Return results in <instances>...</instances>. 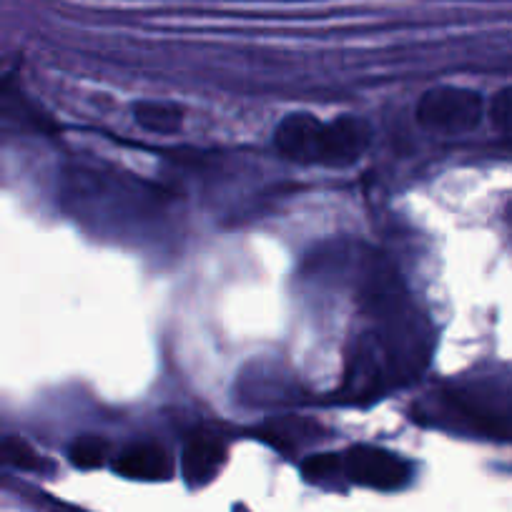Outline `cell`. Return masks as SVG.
I'll use <instances>...</instances> for the list:
<instances>
[{
  "label": "cell",
  "mask_w": 512,
  "mask_h": 512,
  "mask_svg": "<svg viewBox=\"0 0 512 512\" xmlns=\"http://www.w3.org/2000/svg\"><path fill=\"white\" fill-rule=\"evenodd\" d=\"M302 472L307 480L312 482H332L337 475H344L342 455H332V452H322V455H312L304 460Z\"/></svg>",
  "instance_id": "cell-9"
},
{
  "label": "cell",
  "mask_w": 512,
  "mask_h": 512,
  "mask_svg": "<svg viewBox=\"0 0 512 512\" xmlns=\"http://www.w3.org/2000/svg\"><path fill=\"white\" fill-rule=\"evenodd\" d=\"M485 116V103L477 91L457 86L430 88L417 103V123L432 134H467Z\"/></svg>",
  "instance_id": "cell-2"
},
{
  "label": "cell",
  "mask_w": 512,
  "mask_h": 512,
  "mask_svg": "<svg viewBox=\"0 0 512 512\" xmlns=\"http://www.w3.org/2000/svg\"><path fill=\"white\" fill-rule=\"evenodd\" d=\"M71 462L81 470H93V467H101L108 457V442L101 435H81L71 445L68 452Z\"/></svg>",
  "instance_id": "cell-7"
},
{
  "label": "cell",
  "mask_w": 512,
  "mask_h": 512,
  "mask_svg": "<svg viewBox=\"0 0 512 512\" xmlns=\"http://www.w3.org/2000/svg\"><path fill=\"white\" fill-rule=\"evenodd\" d=\"M226 460V445L216 435L201 432L194 435L184 447L181 455V472L191 487H201L219 475Z\"/></svg>",
  "instance_id": "cell-5"
},
{
  "label": "cell",
  "mask_w": 512,
  "mask_h": 512,
  "mask_svg": "<svg viewBox=\"0 0 512 512\" xmlns=\"http://www.w3.org/2000/svg\"><path fill=\"white\" fill-rule=\"evenodd\" d=\"M487 116H490L492 126L502 134H512V86L500 88L492 96L490 106H487Z\"/></svg>",
  "instance_id": "cell-10"
},
{
  "label": "cell",
  "mask_w": 512,
  "mask_h": 512,
  "mask_svg": "<svg viewBox=\"0 0 512 512\" xmlns=\"http://www.w3.org/2000/svg\"><path fill=\"white\" fill-rule=\"evenodd\" d=\"M116 472L128 480L156 482L166 480L174 472L169 452L156 442H131L116 457Z\"/></svg>",
  "instance_id": "cell-4"
},
{
  "label": "cell",
  "mask_w": 512,
  "mask_h": 512,
  "mask_svg": "<svg viewBox=\"0 0 512 512\" xmlns=\"http://www.w3.org/2000/svg\"><path fill=\"white\" fill-rule=\"evenodd\" d=\"M344 477L372 490H400L410 482V465L390 450L372 445H354L342 455Z\"/></svg>",
  "instance_id": "cell-3"
},
{
  "label": "cell",
  "mask_w": 512,
  "mask_h": 512,
  "mask_svg": "<svg viewBox=\"0 0 512 512\" xmlns=\"http://www.w3.org/2000/svg\"><path fill=\"white\" fill-rule=\"evenodd\" d=\"M372 131L354 116L319 121L312 113H289L274 131V146L282 156L302 164L347 166L362 159Z\"/></svg>",
  "instance_id": "cell-1"
},
{
  "label": "cell",
  "mask_w": 512,
  "mask_h": 512,
  "mask_svg": "<svg viewBox=\"0 0 512 512\" xmlns=\"http://www.w3.org/2000/svg\"><path fill=\"white\" fill-rule=\"evenodd\" d=\"M0 465L16 467V470H38L43 462L28 442L18 440V437H6V440H0Z\"/></svg>",
  "instance_id": "cell-8"
},
{
  "label": "cell",
  "mask_w": 512,
  "mask_h": 512,
  "mask_svg": "<svg viewBox=\"0 0 512 512\" xmlns=\"http://www.w3.org/2000/svg\"><path fill=\"white\" fill-rule=\"evenodd\" d=\"M134 118L151 134H176L184 121V108L164 101H139L134 106Z\"/></svg>",
  "instance_id": "cell-6"
}]
</instances>
